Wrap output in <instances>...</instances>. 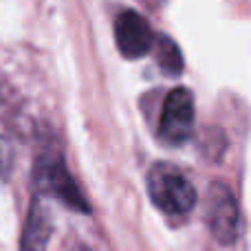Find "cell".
<instances>
[{
	"label": "cell",
	"instance_id": "1",
	"mask_svg": "<svg viewBox=\"0 0 251 251\" xmlns=\"http://www.w3.org/2000/svg\"><path fill=\"white\" fill-rule=\"evenodd\" d=\"M148 196L165 216H187L196 205V190L192 181L172 163L159 161L148 170Z\"/></svg>",
	"mask_w": 251,
	"mask_h": 251
},
{
	"label": "cell",
	"instance_id": "2",
	"mask_svg": "<svg viewBox=\"0 0 251 251\" xmlns=\"http://www.w3.org/2000/svg\"><path fill=\"white\" fill-rule=\"evenodd\" d=\"M194 95L187 88H174L168 93L161 108L159 119V139L161 143L170 148H178L185 141H190L194 130Z\"/></svg>",
	"mask_w": 251,
	"mask_h": 251
},
{
	"label": "cell",
	"instance_id": "3",
	"mask_svg": "<svg viewBox=\"0 0 251 251\" xmlns=\"http://www.w3.org/2000/svg\"><path fill=\"white\" fill-rule=\"evenodd\" d=\"M207 225L221 245H234L240 236V209L231 190L223 183H212L207 196Z\"/></svg>",
	"mask_w": 251,
	"mask_h": 251
},
{
	"label": "cell",
	"instance_id": "4",
	"mask_svg": "<svg viewBox=\"0 0 251 251\" xmlns=\"http://www.w3.org/2000/svg\"><path fill=\"white\" fill-rule=\"evenodd\" d=\"M35 181H38L40 190H44L47 194L55 196L57 201H62L64 205H69L71 209L77 212H88V203L84 201L79 187L75 185L73 176L69 174L64 161L60 156H44L35 168Z\"/></svg>",
	"mask_w": 251,
	"mask_h": 251
},
{
	"label": "cell",
	"instance_id": "5",
	"mask_svg": "<svg viewBox=\"0 0 251 251\" xmlns=\"http://www.w3.org/2000/svg\"><path fill=\"white\" fill-rule=\"evenodd\" d=\"M115 40L124 57L139 60L154 49V31L150 22L137 11L126 9L115 20Z\"/></svg>",
	"mask_w": 251,
	"mask_h": 251
},
{
	"label": "cell",
	"instance_id": "6",
	"mask_svg": "<svg viewBox=\"0 0 251 251\" xmlns=\"http://www.w3.org/2000/svg\"><path fill=\"white\" fill-rule=\"evenodd\" d=\"M156 60H159V66L165 75L170 77H178L183 73V55L178 51V47L174 44V40L165 38V35H159L156 38Z\"/></svg>",
	"mask_w": 251,
	"mask_h": 251
},
{
	"label": "cell",
	"instance_id": "7",
	"mask_svg": "<svg viewBox=\"0 0 251 251\" xmlns=\"http://www.w3.org/2000/svg\"><path fill=\"white\" fill-rule=\"evenodd\" d=\"M13 165V152L4 139H0V176H7Z\"/></svg>",
	"mask_w": 251,
	"mask_h": 251
},
{
	"label": "cell",
	"instance_id": "8",
	"mask_svg": "<svg viewBox=\"0 0 251 251\" xmlns=\"http://www.w3.org/2000/svg\"><path fill=\"white\" fill-rule=\"evenodd\" d=\"M38 216H35V209L31 212V221H29V229H26V236H25V247L22 251H35V243H38Z\"/></svg>",
	"mask_w": 251,
	"mask_h": 251
}]
</instances>
